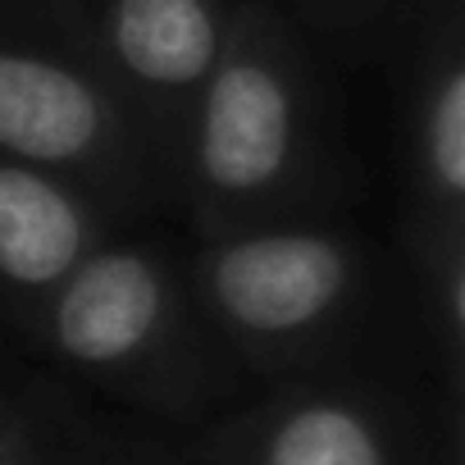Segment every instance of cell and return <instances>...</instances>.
<instances>
[{
    "instance_id": "cell-1",
    "label": "cell",
    "mask_w": 465,
    "mask_h": 465,
    "mask_svg": "<svg viewBox=\"0 0 465 465\" xmlns=\"http://www.w3.org/2000/svg\"><path fill=\"white\" fill-rule=\"evenodd\" d=\"M347 146L311 33L274 0H232L219 60L178 160L196 238L342 214Z\"/></svg>"
},
{
    "instance_id": "cell-2",
    "label": "cell",
    "mask_w": 465,
    "mask_h": 465,
    "mask_svg": "<svg viewBox=\"0 0 465 465\" xmlns=\"http://www.w3.org/2000/svg\"><path fill=\"white\" fill-rule=\"evenodd\" d=\"M19 351L83 401L169 433H196L252 392L192 292L187 247L137 228L55 288Z\"/></svg>"
},
{
    "instance_id": "cell-3",
    "label": "cell",
    "mask_w": 465,
    "mask_h": 465,
    "mask_svg": "<svg viewBox=\"0 0 465 465\" xmlns=\"http://www.w3.org/2000/svg\"><path fill=\"white\" fill-rule=\"evenodd\" d=\"M187 279L247 388L374 361L383 256L342 214L192 238Z\"/></svg>"
},
{
    "instance_id": "cell-4",
    "label": "cell",
    "mask_w": 465,
    "mask_h": 465,
    "mask_svg": "<svg viewBox=\"0 0 465 465\" xmlns=\"http://www.w3.org/2000/svg\"><path fill=\"white\" fill-rule=\"evenodd\" d=\"M0 151L96 201L124 228L173 210L78 0H0Z\"/></svg>"
},
{
    "instance_id": "cell-5",
    "label": "cell",
    "mask_w": 465,
    "mask_h": 465,
    "mask_svg": "<svg viewBox=\"0 0 465 465\" xmlns=\"http://www.w3.org/2000/svg\"><path fill=\"white\" fill-rule=\"evenodd\" d=\"M187 442L201 465H465V415L361 361L252 388Z\"/></svg>"
},
{
    "instance_id": "cell-6",
    "label": "cell",
    "mask_w": 465,
    "mask_h": 465,
    "mask_svg": "<svg viewBox=\"0 0 465 465\" xmlns=\"http://www.w3.org/2000/svg\"><path fill=\"white\" fill-rule=\"evenodd\" d=\"M78 5L128 114L160 155L178 205L183 142L219 60L232 0H78Z\"/></svg>"
},
{
    "instance_id": "cell-7",
    "label": "cell",
    "mask_w": 465,
    "mask_h": 465,
    "mask_svg": "<svg viewBox=\"0 0 465 465\" xmlns=\"http://www.w3.org/2000/svg\"><path fill=\"white\" fill-rule=\"evenodd\" d=\"M406 201L401 265L465 247V19L460 0H429L420 15L406 87Z\"/></svg>"
},
{
    "instance_id": "cell-8",
    "label": "cell",
    "mask_w": 465,
    "mask_h": 465,
    "mask_svg": "<svg viewBox=\"0 0 465 465\" xmlns=\"http://www.w3.org/2000/svg\"><path fill=\"white\" fill-rule=\"evenodd\" d=\"M114 232H128L83 192L0 151V342L24 347L55 288Z\"/></svg>"
},
{
    "instance_id": "cell-9",
    "label": "cell",
    "mask_w": 465,
    "mask_h": 465,
    "mask_svg": "<svg viewBox=\"0 0 465 465\" xmlns=\"http://www.w3.org/2000/svg\"><path fill=\"white\" fill-rule=\"evenodd\" d=\"M60 465H201L187 433L142 424L133 415L92 406L74 392V420Z\"/></svg>"
},
{
    "instance_id": "cell-10",
    "label": "cell",
    "mask_w": 465,
    "mask_h": 465,
    "mask_svg": "<svg viewBox=\"0 0 465 465\" xmlns=\"http://www.w3.org/2000/svg\"><path fill=\"white\" fill-rule=\"evenodd\" d=\"M74 392L42 370L10 379L0 397V465H60Z\"/></svg>"
},
{
    "instance_id": "cell-11",
    "label": "cell",
    "mask_w": 465,
    "mask_h": 465,
    "mask_svg": "<svg viewBox=\"0 0 465 465\" xmlns=\"http://www.w3.org/2000/svg\"><path fill=\"white\" fill-rule=\"evenodd\" d=\"M283 15H292L306 33H347V37H370L388 24H397L420 0H274Z\"/></svg>"
},
{
    "instance_id": "cell-12",
    "label": "cell",
    "mask_w": 465,
    "mask_h": 465,
    "mask_svg": "<svg viewBox=\"0 0 465 465\" xmlns=\"http://www.w3.org/2000/svg\"><path fill=\"white\" fill-rule=\"evenodd\" d=\"M5 388H10V379H5V374H0V397H5Z\"/></svg>"
}]
</instances>
